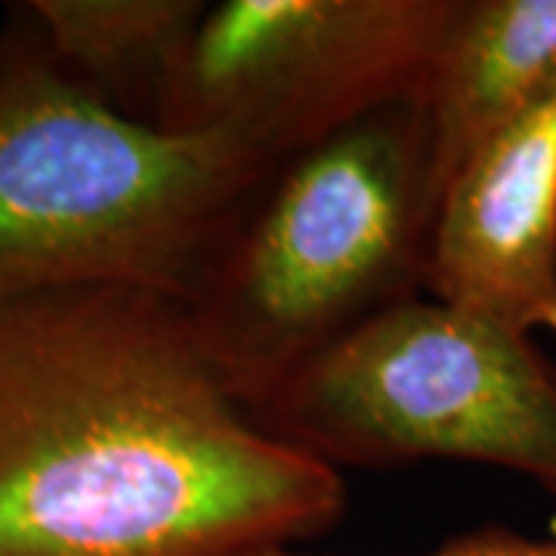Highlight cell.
Instances as JSON below:
<instances>
[{
  "instance_id": "5b68a950",
  "label": "cell",
  "mask_w": 556,
  "mask_h": 556,
  "mask_svg": "<svg viewBox=\"0 0 556 556\" xmlns=\"http://www.w3.org/2000/svg\"><path fill=\"white\" fill-rule=\"evenodd\" d=\"M457 0H219L155 127L232 134L285 161L417 97Z\"/></svg>"
},
{
  "instance_id": "6da1fadb",
  "label": "cell",
  "mask_w": 556,
  "mask_h": 556,
  "mask_svg": "<svg viewBox=\"0 0 556 556\" xmlns=\"http://www.w3.org/2000/svg\"><path fill=\"white\" fill-rule=\"evenodd\" d=\"M343 510L340 470L260 427L186 300L0 303V556H260Z\"/></svg>"
},
{
  "instance_id": "8992f818",
  "label": "cell",
  "mask_w": 556,
  "mask_h": 556,
  "mask_svg": "<svg viewBox=\"0 0 556 556\" xmlns=\"http://www.w3.org/2000/svg\"><path fill=\"white\" fill-rule=\"evenodd\" d=\"M424 294L517 331H556V87L448 177Z\"/></svg>"
},
{
  "instance_id": "9c48e42d",
  "label": "cell",
  "mask_w": 556,
  "mask_h": 556,
  "mask_svg": "<svg viewBox=\"0 0 556 556\" xmlns=\"http://www.w3.org/2000/svg\"><path fill=\"white\" fill-rule=\"evenodd\" d=\"M260 556H313L298 554V551H273V554ZM415 556H556V541L551 538H529L519 535L514 529H473L464 535L445 541L442 547L430 551V554Z\"/></svg>"
},
{
  "instance_id": "ba28073f",
  "label": "cell",
  "mask_w": 556,
  "mask_h": 556,
  "mask_svg": "<svg viewBox=\"0 0 556 556\" xmlns=\"http://www.w3.org/2000/svg\"><path fill=\"white\" fill-rule=\"evenodd\" d=\"M20 10L68 78L121 115L155 124L207 3L31 0Z\"/></svg>"
},
{
  "instance_id": "52a82bcc",
  "label": "cell",
  "mask_w": 556,
  "mask_h": 556,
  "mask_svg": "<svg viewBox=\"0 0 556 556\" xmlns=\"http://www.w3.org/2000/svg\"><path fill=\"white\" fill-rule=\"evenodd\" d=\"M556 87V0H457L417 90L439 186Z\"/></svg>"
},
{
  "instance_id": "277c9868",
  "label": "cell",
  "mask_w": 556,
  "mask_h": 556,
  "mask_svg": "<svg viewBox=\"0 0 556 556\" xmlns=\"http://www.w3.org/2000/svg\"><path fill=\"white\" fill-rule=\"evenodd\" d=\"M251 415L334 470L470 460L556 497V368L532 334L427 294L309 358Z\"/></svg>"
},
{
  "instance_id": "3957f363",
  "label": "cell",
  "mask_w": 556,
  "mask_h": 556,
  "mask_svg": "<svg viewBox=\"0 0 556 556\" xmlns=\"http://www.w3.org/2000/svg\"><path fill=\"white\" fill-rule=\"evenodd\" d=\"M439 199L417 97L278 164L186 300L204 353L248 412L309 358L424 294Z\"/></svg>"
},
{
  "instance_id": "7a4b0ae2",
  "label": "cell",
  "mask_w": 556,
  "mask_h": 556,
  "mask_svg": "<svg viewBox=\"0 0 556 556\" xmlns=\"http://www.w3.org/2000/svg\"><path fill=\"white\" fill-rule=\"evenodd\" d=\"M278 164L121 115L20 10L0 31V303L84 285L189 300Z\"/></svg>"
}]
</instances>
